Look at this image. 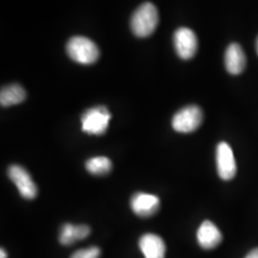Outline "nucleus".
Listing matches in <instances>:
<instances>
[{
    "mask_svg": "<svg viewBox=\"0 0 258 258\" xmlns=\"http://www.w3.org/2000/svg\"><path fill=\"white\" fill-rule=\"evenodd\" d=\"M159 22L158 10L152 3H144L132 16L131 30L138 37H148L156 30Z\"/></svg>",
    "mask_w": 258,
    "mask_h": 258,
    "instance_id": "f257e3e1",
    "label": "nucleus"
},
{
    "mask_svg": "<svg viewBox=\"0 0 258 258\" xmlns=\"http://www.w3.org/2000/svg\"><path fill=\"white\" fill-rule=\"evenodd\" d=\"M66 52L71 59L81 64H92L100 56L97 44L84 37H72L67 42Z\"/></svg>",
    "mask_w": 258,
    "mask_h": 258,
    "instance_id": "f03ea898",
    "label": "nucleus"
},
{
    "mask_svg": "<svg viewBox=\"0 0 258 258\" xmlns=\"http://www.w3.org/2000/svg\"><path fill=\"white\" fill-rule=\"evenodd\" d=\"M111 120L110 112L104 106H95L82 116V129L89 135L100 136L106 132Z\"/></svg>",
    "mask_w": 258,
    "mask_h": 258,
    "instance_id": "7ed1b4c3",
    "label": "nucleus"
},
{
    "mask_svg": "<svg viewBox=\"0 0 258 258\" xmlns=\"http://www.w3.org/2000/svg\"><path fill=\"white\" fill-rule=\"evenodd\" d=\"M203 112L197 105H188L178 111L172 119V127L179 133H191L202 124Z\"/></svg>",
    "mask_w": 258,
    "mask_h": 258,
    "instance_id": "20e7f679",
    "label": "nucleus"
},
{
    "mask_svg": "<svg viewBox=\"0 0 258 258\" xmlns=\"http://www.w3.org/2000/svg\"><path fill=\"white\" fill-rule=\"evenodd\" d=\"M8 176L11 181L16 184L19 194L23 198L28 200L36 198L37 194V184L33 181L27 169L19 165H13L8 169Z\"/></svg>",
    "mask_w": 258,
    "mask_h": 258,
    "instance_id": "39448f33",
    "label": "nucleus"
},
{
    "mask_svg": "<svg viewBox=\"0 0 258 258\" xmlns=\"http://www.w3.org/2000/svg\"><path fill=\"white\" fill-rule=\"evenodd\" d=\"M216 166L219 177L229 181L236 175L237 167L232 149L229 144L222 142L216 148Z\"/></svg>",
    "mask_w": 258,
    "mask_h": 258,
    "instance_id": "423d86ee",
    "label": "nucleus"
},
{
    "mask_svg": "<svg viewBox=\"0 0 258 258\" xmlns=\"http://www.w3.org/2000/svg\"><path fill=\"white\" fill-rule=\"evenodd\" d=\"M173 41L176 53L182 59H190L196 54L198 40L192 30L188 28H179L174 33Z\"/></svg>",
    "mask_w": 258,
    "mask_h": 258,
    "instance_id": "0eeeda50",
    "label": "nucleus"
},
{
    "mask_svg": "<svg viewBox=\"0 0 258 258\" xmlns=\"http://www.w3.org/2000/svg\"><path fill=\"white\" fill-rule=\"evenodd\" d=\"M130 207L140 217H149L159 211L160 199L154 194L137 192L132 196Z\"/></svg>",
    "mask_w": 258,
    "mask_h": 258,
    "instance_id": "6e6552de",
    "label": "nucleus"
},
{
    "mask_svg": "<svg viewBox=\"0 0 258 258\" xmlns=\"http://www.w3.org/2000/svg\"><path fill=\"white\" fill-rule=\"evenodd\" d=\"M139 247L146 258H165L166 244L164 240L154 233H146L139 241Z\"/></svg>",
    "mask_w": 258,
    "mask_h": 258,
    "instance_id": "1a4fd4ad",
    "label": "nucleus"
},
{
    "mask_svg": "<svg viewBox=\"0 0 258 258\" xmlns=\"http://www.w3.org/2000/svg\"><path fill=\"white\" fill-rule=\"evenodd\" d=\"M222 233L219 229L211 221H204L197 231V241L201 248L212 249L222 242Z\"/></svg>",
    "mask_w": 258,
    "mask_h": 258,
    "instance_id": "9d476101",
    "label": "nucleus"
},
{
    "mask_svg": "<svg viewBox=\"0 0 258 258\" xmlns=\"http://www.w3.org/2000/svg\"><path fill=\"white\" fill-rule=\"evenodd\" d=\"M247 63L244 50L238 43H231L225 54V66L231 75H239L244 71Z\"/></svg>",
    "mask_w": 258,
    "mask_h": 258,
    "instance_id": "9b49d317",
    "label": "nucleus"
},
{
    "mask_svg": "<svg viewBox=\"0 0 258 258\" xmlns=\"http://www.w3.org/2000/svg\"><path fill=\"white\" fill-rule=\"evenodd\" d=\"M90 234V228L87 225H72L64 224L59 232V243L63 246H70L77 241L85 239Z\"/></svg>",
    "mask_w": 258,
    "mask_h": 258,
    "instance_id": "f8f14e48",
    "label": "nucleus"
},
{
    "mask_svg": "<svg viewBox=\"0 0 258 258\" xmlns=\"http://www.w3.org/2000/svg\"><path fill=\"white\" fill-rule=\"evenodd\" d=\"M26 99V92L19 84H11L1 89L0 103L1 106L8 107L23 102Z\"/></svg>",
    "mask_w": 258,
    "mask_h": 258,
    "instance_id": "ddd939ff",
    "label": "nucleus"
},
{
    "mask_svg": "<svg viewBox=\"0 0 258 258\" xmlns=\"http://www.w3.org/2000/svg\"><path fill=\"white\" fill-rule=\"evenodd\" d=\"M85 166L87 171L92 175H106L112 169V163L107 157H94L86 162Z\"/></svg>",
    "mask_w": 258,
    "mask_h": 258,
    "instance_id": "4468645a",
    "label": "nucleus"
},
{
    "mask_svg": "<svg viewBox=\"0 0 258 258\" xmlns=\"http://www.w3.org/2000/svg\"><path fill=\"white\" fill-rule=\"evenodd\" d=\"M101 256V249L96 246L75 251L70 258H99Z\"/></svg>",
    "mask_w": 258,
    "mask_h": 258,
    "instance_id": "2eb2a0df",
    "label": "nucleus"
},
{
    "mask_svg": "<svg viewBox=\"0 0 258 258\" xmlns=\"http://www.w3.org/2000/svg\"><path fill=\"white\" fill-rule=\"evenodd\" d=\"M245 258H258V248L249 251Z\"/></svg>",
    "mask_w": 258,
    "mask_h": 258,
    "instance_id": "dca6fc26",
    "label": "nucleus"
},
{
    "mask_svg": "<svg viewBox=\"0 0 258 258\" xmlns=\"http://www.w3.org/2000/svg\"><path fill=\"white\" fill-rule=\"evenodd\" d=\"M8 257V254H7V252H6V250L3 249V248H1V250H0V258H7Z\"/></svg>",
    "mask_w": 258,
    "mask_h": 258,
    "instance_id": "f3484780",
    "label": "nucleus"
},
{
    "mask_svg": "<svg viewBox=\"0 0 258 258\" xmlns=\"http://www.w3.org/2000/svg\"><path fill=\"white\" fill-rule=\"evenodd\" d=\"M255 48H256V53H257L258 55V37L257 39H256V45H255Z\"/></svg>",
    "mask_w": 258,
    "mask_h": 258,
    "instance_id": "a211bd4d",
    "label": "nucleus"
}]
</instances>
